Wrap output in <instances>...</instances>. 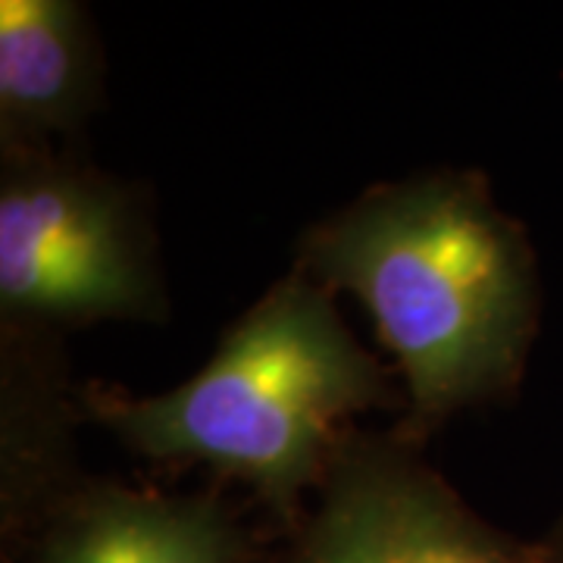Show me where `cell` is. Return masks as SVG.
Listing matches in <instances>:
<instances>
[{"instance_id":"cell-5","label":"cell","mask_w":563,"mask_h":563,"mask_svg":"<svg viewBox=\"0 0 563 563\" xmlns=\"http://www.w3.org/2000/svg\"><path fill=\"white\" fill-rule=\"evenodd\" d=\"M13 544L22 563H261L266 548L220 495L95 479L63 488Z\"/></svg>"},{"instance_id":"cell-6","label":"cell","mask_w":563,"mask_h":563,"mask_svg":"<svg viewBox=\"0 0 563 563\" xmlns=\"http://www.w3.org/2000/svg\"><path fill=\"white\" fill-rule=\"evenodd\" d=\"M101 44L73 0H0V144L76 132L101 101Z\"/></svg>"},{"instance_id":"cell-7","label":"cell","mask_w":563,"mask_h":563,"mask_svg":"<svg viewBox=\"0 0 563 563\" xmlns=\"http://www.w3.org/2000/svg\"><path fill=\"white\" fill-rule=\"evenodd\" d=\"M539 544V554H542V563H563V517L554 523V529L544 536Z\"/></svg>"},{"instance_id":"cell-1","label":"cell","mask_w":563,"mask_h":563,"mask_svg":"<svg viewBox=\"0 0 563 563\" xmlns=\"http://www.w3.org/2000/svg\"><path fill=\"white\" fill-rule=\"evenodd\" d=\"M295 266L366 307L407 388L395 429L420 448L454 413L510 401L523 383L539 263L483 173L373 185L303 232Z\"/></svg>"},{"instance_id":"cell-3","label":"cell","mask_w":563,"mask_h":563,"mask_svg":"<svg viewBox=\"0 0 563 563\" xmlns=\"http://www.w3.org/2000/svg\"><path fill=\"white\" fill-rule=\"evenodd\" d=\"M166 285L139 188L47 144L3 147V332L54 339L101 320H166Z\"/></svg>"},{"instance_id":"cell-2","label":"cell","mask_w":563,"mask_h":563,"mask_svg":"<svg viewBox=\"0 0 563 563\" xmlns=\"http://www.w3.org/2000/svg\"><path fill=\"white\" fill-rule=\"evenodd\" d=\"M79 401L135 454L203 463L251 485L285 526L329 473L351 435L347 420L401 398L344 325L332 291L295 266L188 383L154 398L95 383Z\"/></svg>"},{"instance_id":"cell-4","label":"cell","mask_w":563,"mask_h":563,"mask_svg":"<svg viewBox=\"0 0 563 563\" xmlns=\"http://www.w3.org/2000/svg\"><path fill=\"white\" fill-rule=\"evenodd\" d=\"M261 563H542L463 501L398 429L351 432Z\"/></svg>"}]
</instances>
